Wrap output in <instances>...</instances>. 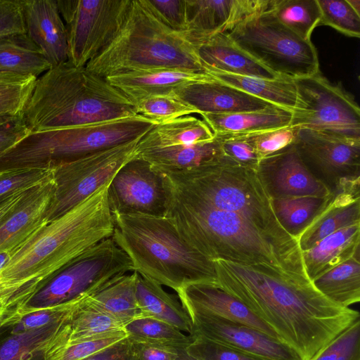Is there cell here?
I'll return each mask as SVG.
<instances>
[{
	"label": "cell",
	"instance_id": "obj_1",
	"mask_svg": "<svg viewBox=\"0 0 360 360\" xmlns=\"http://www.w3.org/2000/svg\"><path fill=\"white\" fill-rule=\"evenodd\" d=\"M217 285L242 302L302 360H311L360 314L323 296L307 277L266 264L213 261Z\"/></svg>",
	"mask_w": 360,
	"mask_h": 360
},
{
	"label": "cell",
	"instance_id": "obj_2",
	"mask_svg": "<svg viewBox=\"0 0 360 360\" xmlns=\"http://www.w3.org/2000/svg\"><path fill=\"white\" fill-rule=\"evenodd\" d=\"M166 188V217L184 240L210 259L266 264L307 278L298 244L264 232L239 214L206 205Z\"/></svg>",
	"mask_w": 360,
	"mask_h": 360
},
{
	"label": "cell",
	"instance_id": "obj_3",
	"mask_svg": "<svg viewBox=\"0 0 360 360\" xmlns=\"http://www.w3.org/2000/svg\"><path fill=\"white\" fill-rule=\"evenodd\" d=\"M108 184L46 222L13 250L0 270V287L39 289L87 250L112 237L115 223L108 198Z\"/></svg>",
	"mask_w": 360,
	"mask_h": 360
},
{
	"label": "cell",
	"instance_id": "obj_4",
	"mask_svg": "<svg viewBox=\"0 0 360 360\" xmlns=\"http://www.w3.org/2000/svg\"><path fill=\"white\" fill-rule=\"evenodd\" d=\"M136 115L134 105L105 78L69 61L51 67L37 79L22 112L31 132Z\"/></svg>",
	"mask_w": 360,
	"mask_h": 360
},
{
	"label": "cell",
	"instance_id": "obj_5",
	"mask_svg": "<svg viewBox=\"0 0 360 360\" xmlns=\"http://www.w3.org/2000/svg\"><path fill=\"white\" fill-rule=\"evenodd\" d=\"M112 214V238L134 271L176 293L191 284L217 285L214 262L184 240L167 217Z\"/></svg>",
	"mask_w": 360,
	"mask_h": 360
},
{
	"label": "cell",
	"instance_id": "obj_6",
	"mask_svg": "<svg viewBox=\"0 0 360 360\" xmlns=\"http://www.w3.org/2000/svg\"><path fill=\"white\" fill-rule=\"evenodd\" d=\"M85 68L103 78L164 68L207 73L186 33L167 26L146 0H130L118 32Z\"/></svg>",
	"mask_w": 360,
	"mask_h": 360
},
{
	"label": "cell",
	"instance_id": "obj_7",
	"mask_svg": "<svg viewBox=\"0 0 360 360\" xmlns=\"http://www.w3.org/2000/svg\"><path fill=\"white\" fill-rule=\"evenodd\" d=\"M159 172L170 190L239 214L264 232L298 244L278 221L257 168L240 165L223 154L190 169Z\"/></svg>",
	"mask_w": 360,
	"mask_h": 360
},
{
	"label": "cell",
	"instance_id": "obj_8",
	"mask_svg": "<svg viewBox=\"0 0 360 360\" xmlns=\"http://www.w3.org/2000/svg\"><path fill=\"white\" fill-rule=\"evenodd\" d=\"M157 122L141 115L76 127L32 131L0 155V172L53 168L134 141Z\"/></svg>",
	"mask_w": 360,
	"mask_h": 360
},
{
	"label": "cell",
	"instance_id": "obj_9",
	"mask_svg": "<svg viewBox=\"0 0 360 360\" xmlns=\"http://www.w3.org/2000/svg\"><path fill=\"white\" fill-rule=\"evenodd\" d=\"M269 71L295 79L319 72L316 49L280 22L270 11L254 15L225 34Z\"/></svg>",
	"mask_w": 360,
	"mask_h": 360
},
{
	"label": "cell",
	"instance_id": "obj_10",
	"mask_svg": "<svg viewBox=\"0 0 360 360\" xmlns=\"http://www.w3.org/2000/svg\"><path fill=\"white\" fill-rule=\"evenodd\" d=\"M127 255L112 237L98 243L58 271L30 298L34 308L82 304L113 279L133 272Z\"/></svg>",
	"mask_w": 360,
	"mask_h": 360
},
{
	"label": "cell",
	"instance_id": "obj_11",
	"mask_svg": "<svg viewBox=\"0 0 360 360\" xmlns=\"http://www.w3.org/2000/svg\"><path fill=\"white\" fill-rule=\"evenodd\" d=\"M293 81L297 98L290 127L335 139L360 141V109L352 96L319 72Z\"/></svg>",
	"mask_w": 360,
	"mask_h": 360
},
{
	"label": "cell",
	"instance_id": "obj_12",
	"mask_svg": "<svg viewBox=\"0 0 360 360\" xmlns=\"http://www.w3.org/2000/svg\"><path fill=\"white\" fill-rule=\"evenodd\" d=\"M141 138L53 167L54 192L46 222L66 213L110 182L125 163L136 157Z\"/></svg>",
	"mask_w": 360,
	"mask_h": 360
},
{
	"label": "cell",
	"instance_id": "obj_13",
	"mask_svg": "<svg viewBox=\"0 0 360 360\" xmlns=\"http://www.w3.org/2000/svg\"><path fill=\"white\" fill-rule=\"evenodd\" d=\"M64 22L68 60L85 67L112 40L130 0H56Z\"/></svg>",
	"mask_w": 360,
	"mask_h": 360
},
{
	"label": "cell",
	"instance_id": "obj_14",
	"mask_svg": "<svg viewBox=\"0 0 360 360\" xmlns=\"http://www.w3.org/2000/svg\"><path fill=\"white\" fill-rule=\"evenodd\" d=\"M108 198L112 214L165 217L167 212L168 194L162 173L136 156L110 180Z\"/></svg>",
	"mask_w": 360,
	"mask_h": 360
},
{
	"label": "cell",
	"instance_id": "obj_15",
	"mask_svg": "<svg viewBox=\"0 0 360 360\" xmlns=\"http://www.w3.org/2000/svg\"><path fill=\"white\" fill-rule=\"evenodd\" d=\"M293 143L308 169L331 191L343 181L360 178V141L299 129Z\"/></svg>",
	"mask_w": 360,
	"mask_h": 360
},
{
	"label": "cell",
	"instance_id": "obj_16",
	"mask_svg": "<svg viewBox=\"0 0 360 360\" xmlns=\"http://www.w3.org/2000/svg\"><path fill=\"white\" fill-rule=\"evenodd\" d=\"M184 307L192 321L191 336L202 337L265 360H302L278 338L248 326Z\"/></svg>",
	"mask_w": 360,
	"mask_h": 360
},
{
	"label": "cell",
	"instance_id": "obj_17",
	"mask_svg": "<svg viewBox=\"0 0 360 360\" xmlns=\"http://www.w3.org/2000/svg\"><path fill=\"white\" fill-rule=\"evenodd\" d=\"M273 0H185L188 39L197 47L229 32L247 18L269 11Z\"/></svg>",
	"mask_w": 360,
	"mask_h": 360
},
{
	"label": "cell",
	"instance_id": "obj_18",
	"mask_svg": "<svg viewBox=\"0 0 360 360\" xmlns=\"http://www.w3.org/2000/svg\"><path fill=\"white\" fill-rule=\"evenodd\" d=\"M257 170L271 198L331 193L304 164L294 143L261 159Z\"/></svg>",
	"mask_w": 360,
	"mask_h": 360
},
{
	"label": "cell",
	"instance_id": "obj_19",
	"mask_svg": "<svg viewBox=\"0 0 360 360\" xmlns=\"http://www.w3.org/2000/svg\"><path fill=\"white\" fill-rule=\"evenodd\" d=\"M359 179L343 181L331 191L327 203L297 237L301 251L340 229L360 223Z\"/></svg>",
	"mask_w": 360,
	"mask_h": 360
},
{
	"label": "cell",
	"instance_id": "obj_20",
	"mask_svg": "<svg viewBox=\"0 0 360 360\" xmlns=\"http://www.w3.org/2000/svg\"><path fill=\"white\" fill-rule=\"evenodd\" d=\"M26 34L51 66L68 60L67 32L56 0H19Z\"/></svg>",
	"mask_w": 360,
	"mask_h": 360
},
{
	"label": "cell",
	"instance_id": "obj_21",
	"mask_svg": "<svg viewBox=\"0 0 360 360\" xmlns=\"http://www.w3.org/2000/svg\"><path fill=\"white\" fill-rule=\"evenodd\" d=\"M172 95L198 114H231L257 111L275 105L214 78L186 84Z\"/></svg>",
	"mask_w": 360,
	"mask_h": 360
},
{
	"label": "cell",
	"instance_id": "obj_22",
	"mask_svg": "<svg viewBox=\"0 0 360 360\" xmlns=\"http://www.w3.org/2000/svg\"><path fill=\"white\" fill-rule=\"evenodd\" d=\"M212 78L207 73L164 68L131 71L105 79L135 106L150 96L172 94L186 84Z\"/></svg>",
	"mask_w": 360,
	"mask_h": 360
},
{
	"label": "cell",
	"instance_id": "obj_23",
	"mask_svg": "<svg viewBox=\"0 0 360 360\" xmlns=\"http://www.w3.org/2000/svg\"><path fill=\"white\" fill-rule=\"evenodd\" d=\"M53 192L52 176L30 191L0 225V252L11 253L46 223Z\"/></svg>",
	"mask_w": 360,
	"mask_h": 360
},
{
	"label": "cell",
	"instance_id": "obj_24",
	"mask_svg": "<svg viewBox=\"0 0 360 360\" xmlns=\"http://www.w3.org/2000/svg\"><path fill=\"white\" fill-rule=\"evenodd\" d=\"M177 295L184 306L248 326L278 338L274 331L242 302L217 284L197 283L186 285L179 290Z\"/></svg>",
	"mask_w": 360,
	"mask_h": 360
},
{
	"label": "cell",
	"instance_id": "obj_25",
	"mask_svg": "<svg viewBox=\"0 0 360 360\" xmlns=\"http://www.w3.org/2000/svg\"><path fill=\"white\" fill-rule=\"evenodd\" d=\"M197 53L207 73L219 72L265 79L282 78L241 50L225 34L198 45Z\"/></svg>",
	"mask_w": 360,
	"mask_h": 360
},
{
	"label": "cell",
	"instance_id": "obj_26",
	"mask_svg": "<svg viewBox=\"0 0 360 360\" xmlns=\"http://www.w3.org/2000/svg\"><path fill=\"white\" fill-rule=\"evenodd\" d=\"M360 223L340 229L318 242L312 248L302 251V261L307 278L317 277L359 255Z\"/></svg>",
	"mask_w": 360,
	"mask_h": 360
},
{
	"label": "cell",
	"instance_id": "obj_27",
	"mask_svg": "<svg viewBox=\"0 0 360 360\" xmlns=\"http://www.w3.org/2000/svg\"><path fill=\"white\" fill-rule=\"evenodd\" d=\"M124 324L82 304L72 308L63 319L57 333L60 346L98 339L126 335Z\"/></svg>",
	"mask_w": 360,
	"mask_h": 360
},
{
	"label": "cell",
	"instance_id": "obj_28",
	"mask_svg": "<svg viewBox=\"0 0 360 360\" xmlns=\"http://www.w3.org/2000/svg\"><path fill=\"white\" fill-rule=\"evenodd\" d=\"M200 115L214 134H248L290 126L292 112L272 105L257 111Z\"/></svg>",
	"mask_w": 360,
	"mask_h": 360
},
{
	"label": "cell",
	"instance_id": "obj_29",
	"mask_svg": "<svg viewBox=\"0 0 360 360\" xmlns=\"http://www.w3.org/2000/svg\"><path fill=\"white\" fill-rule=\"evenodd\" d=\"M136 300L141 317L156 319L184 333L192 334L191 319L179 297L167 292L162 285L138 273Z\"/></svg>",
	"mask_w": 360,
	"mask_h": 360
},
{
	"label": "cell",
	"instance_id": "obj_30",
	"mask_svg": "<svg viewBox=\"0 0 360 360\" xmlns=\"http://www.w3.org/2000/svg\"><path fill=\"white\" fill-rule=\"evenodd\" d=\"M214 134L203 120L186 115L155 124L138 141L136 152L212 140Z\"/></svg>",
	"mask_w": 360,
	"mask_h": 360
},
{
	"label": "cell",
	"instance_id": "obj_31",
	"mask_svg": "<svg viewBox=\"0 0 360 360\" xmlns=\"http://www.w3.org/2000/svg\"><path fill=\"white\" fill-rule=\"evenodd\" d=\"M136 271L122 275L86 299L82 304L124 325L141 317L136 300Z\"/></svg>",
	"mask_w": 360,
	"mask_h": 360
},
{
	"label": "cell",
	"instance_id": "obj_32",
	"mask_svg": "<svg viewBox=\"0 0 360 360\" xmlns=\"http://www.w3.org/2000/svg\"><path fill=\"white\" fill-rule=\"evenodd\" d=\"M223 155L219 139L194 145L176 146L136 152V157L158 171L190 169Z\"/></svg>",
	"mask_w": 360,
	"mask_h": 360
},
{
	"label": "cell",
	"instance_id": "obj_33",
	"mask_svg": "<svg viewBox=\"0 0 360 360\" xmlns=\"http://www.w3.org/2000/svg\"><path fill=\"white\" fill-rule=\"evenodd\" d=\"M51 63L27 34L0 38V72L38 78Z\"/></svg>",
	"mask_w": 360,
	"mask_h": 360
},
{
	"label": "cell",
	"instance_id": "obj_34",
	"mask_svg": "<svg viewBox=\"0 0 360 360\" xmlns=\"http://www.w3.org/2000/svg\"><path fill=\"white\" fill-rule=\"evenodd\" d=\"M207 73L217 80L291 112L296 106L297 88L293 79H265L219 72Z\"/></svg>",
	"mask_w": 360,
	"mask_h": 360
},
{
	"label": "cell",
	"instance_id": "obj_35",
	"mask_svg": "<svg viewBox=\"0 0 360 360\" xmlns=\"http://www.w3.org/2000/svg\"><path fill=\"white\" fill-rule=\"evenodd\" d=\"M327 299L343 307L360 301V261L356 255L311 281Z\"/></svg>",
	"mask_w": 360,
	"mask_h": 360
},
{
	"label": "cell",
	"instance_id": "obj_36",
	"mask_svg": "<svg viewBox=\"0 0 360 360\" xmlns=\"http://www.w3.org/2000/svg\"><path fill=\"white\" fill-rule=\"evenodd\" d=\"M330 195L327 197L304 195L271 198L272 207L284 230L297 240L325 206Z\"/></svg>",
	"mask_w": 360,
	"mask_h": 360
},
{
	"label": "cell",
	"instance_id": "obj_37",
	"mask_svg": "<svg viewBox=\"0 0 360 360\" xmlns=\"http://www.w3.org/2000/svg\"><path fill=\"white\" fill-rule=\"evenodd\" d=\"M124 330L134 342L148 343L185 351L193 342V337L162 321L140 317L126 323Z\"/></svg>",
	"mask_w": 360,
	"mask_h": 360
},
{
	"label": "cell",
	"instance_id": "obj_38",
	"mask_svg": "<svg viewBox=\"0 0 360 360\" xmlns=\"http://www.w3.org/2000/svg\"><path fill=\"white\" fill-rule=\"evenodd\" d=\"M270 11L283 25L307 41L321 19L317 0H273Z\"/></svg>",
	"mask_w": 360,
	"mask_h": 360
},
{
	"label": "cell",
	"instance_id": "obj_39",
	"mask_svg": "<svg viewBox=\"0 0 360 360\" xmlns=\"http://www.w3.org/2000/svg\"><path fill=\"white\" fill-rule=\"evenodd\" d=\"M37 77L0 72V116L21 115Z\"/></svg>",
	"mask_w": 360,
	"mask_h": 360
},
{
	"label": "cell",
	"instance_id": "obj_40",
	"mask_svg": "<svg viewBox=\"0 0 360 360\" xmlns=\"http://www.w3.org/2000/svg\"><path fill=\"white\" fill-rule=\"evenodd\" d=\"M63 319L41 328L16 333L0 347V360H24L45 340L57 334Z\"/></svg>",
	"mask_w": 360,
	"mask_h": 360
},
{
	"label": "cell",
	"instance_id": "obj_41",
	"mask_svg": "<svg viewBox=\"0 0 360 360\" xmlns=\"http://www.w3.org/2000/svg\"><path fill=\"white\" fill-rule=\"evenodd\" d=\"M317 2L321 11L319 26H330L348 37H359L360 15L347 0H317Z\"/></svg>",
	"mask_w": 360,
	"mask_h": 360
},
{
	"label": "cell",
	"instance_id": "obj_42",
	"mask_svg": "<svg viewBox=\"0 0 360 360\" xmlns=\"http://www.w3.org/2000/svg\"><path fill=\"white\" fill-rule=\"evenodd\" d=\"M137 114L161 123L180 117L198 114V111L172 94L147 98L135 105Z\"/></svg>",
	"mask_w": 360,
	"mask_h": 360
},
{
	"label": "cell",
	"instance_id": "obj_43",
	"mask_svg": "<svg viewBox=\"0 0 360 360\" xmlns=\"http://www.w3.org/2000/svg\"><path fill=\"white\" fill-rule=\"evenodd\" d=\"M52 176V168H18L0 172V202L22 190L32 188Z\"/></svg>",
	"mask_w": 360,
	"mask_h": 360
},
{
	"label": "cell",
	"instance_id": "obj_44",
	"mask_svg": "<svg viewBox=\"0 0 360 360\" xmlns=\"http://www.w3.org/2000/svg\"><path fill=\"white\" fill-rule=\"evenodd\" d=\"M311 360H360V320L330 341Z\"/></svg>",
	"mask_w": 360,
	"mask_h": 360
},
{
	"label": "cell",
	"instance_id": "obj_45",
	"mask_svg": "<svg viewBox=\"0 0 360 360\" xmlns=\"http://www.w3.org/2000/svg\"><path fill=\"white\" fill-rule=\"evenodd\" d=\"M192 337L186 352L195 360H265L202 337Z\"/></svg>",
	"mask_w": 360,
	"mask_h": 360
},
{
	"label": "cell",
	"instance_id": "obj_46",
	"mask_svg": "<svg viewBox=\"0 0 360 360\" xmlns=\"http://www.w3.org/2000/svg\"><path fill=\"white\" fill-rule=\"evenodd\" d=\"M299 129L290 126L241 134L254 148L260 160L294 143Z\"/></svg>",
	"mask_w": 360,
	"mask_h": 360
},
{
	"label": "cell",
	"instance_id": "obj_47",
	"mask_svg": "<svg viewBox=\"0 0 360 360\" xmlns=\"http://www.w3.org/2000/svg\"><path fill=\"white\" fill-rule=\"evenodd\" d=\"M220 141L222 153L236 163L257 168L260 158L241 134H214Z\"/></svg>",
	"mask_w": 360,
	"mask_h": 360
},
{
	"label": "cell",
	"instance_id": "obj_48",
	"mask_svg": "<svg viewBox=\"0 0 360 360\" xmlns=\"http://www.w3.org/2000/svg\"><path fill=\"white\" fill-rule=\"evenodd\" d=\"M158 18L171 29L186 30L185 0H146Z\"/></svg>",
	"mask_w": 360,
	"mask_h": 360
},
{
	"label": "cell",
	"instance_id": "obj_49",
	"mask_svg": "<svg viewBox=\"0 0 360 360\" xmlns=\"http://www.w3.org/2000/svg\"><path fill=\"white\" fill-rule=\"evenodd\" d=\"M127 337L120 335L73 344L58 350L56 360H84Z\"/></svg>",
	"mask_w": 360,
	"mask_h": 360
},
{
	"label": "cell",
	"instance_id": "obj_50",
	"mask_svg": "<svg viewBox=\"0 0 360 360\" xmlns=\"http://www.w3.org/2000/svg\"><path fill=\"white\" fill-rule=\"evenodd\" d=\"M16 34H26L19 0H0V38Z\"/></svg>",
	"mask_w": 360,
	"mask_h": 360
},
{
	"label": "cell",
	"instance_id": "obj_51",
	"mask_svg": "<svg viewBox=\"0 0 360 360\" xmlns=\"http://www.w3.org/2000/svg\"><path fill=\"white\" fill-rule=\"evenodd\" d=\"M30 132L23 120L22 114L0 124V155Z\"/></svg>",
	"mask_w": 360,
	"mask_h": 360
},
{
	"label": "cell",
	"instance_id": "obj_52",
	"mask_svg": "<svg viewBox=\"0 0 360 360\" xmlns=\"http://www.w3.org/2000/svg\"><path fill=\"white\" fill-rule=\"evenodd\" d=\"M73 307L61 313H53L51 311L39 310L23 317L17 324L14 332L20 333L45 326L53 322L61 320Z\"/></svg>",
	"mask_w": 360,
	"mask_h": 360
},
{
	"label": "cell",
	"instance_id": "obj_53",
	"mask_svg": "<svg viewBox=\"0 0 360 360\" xmlns=\"http://www.w3.org/2000/svg\"><path fill=\"white\" fill-rule=\"evenodd\" d=\"M131 343L136 360H176L182 352L156 345L134 342Z\"/></svg>",
	"mask_w": 360,
	"mask_h": 360
},
{
	"label": "cell",
	"instance_id": "obj_54",
	"mask_svg": "<svg viewBox=\"0 0 360 360\" xmlns=\"http://www.w3.org/2000/svg\"><path fill=\"white\" fill-rule=\"evenodd\" d=\"M84 360H136L133 345L127 337Z\"/></svg>",
	"mask_w": 360,
	"mask_h": 360
},
{
	"label": "cell",
	"instance_id": "obj_55",
	"mask_svg": "<svg viewBox=\"0 0 360 360\" xmlns=\"http://www.w3.org/2000/svg\"><path fill=\"white\" fill-rule=\"evenodd\" d=\"M32 188L18 191L0 202V225L18 207Z\"/></svg>",
	"mask_w": 360,
	"mask_h": 360
},
{
	"label": "cell",
	"instance_id": "obj_56",
	"mask_svg": "<svg viewBox=\"0 0 360 360\" xmlns=\"http://www.w3.org/2000/svg\"><path fill=\"white\" fill-rule=\"evenodd\" d=\"M10 252H0V270L6 265L10 258Z\"/></svg>",
	"mask_w": 360,
	"mask_h": 360
},
{
	"label": "cell",
	"instance_id": "obj_57",
	"mask_svg": "<svg viewBox=\"0 0 360 360\" xmlns=\"http://www.w3.org/2000/svg\"><path fill=\"white\" fill-rule=\"evenodd\" d=\"M351 7L360 15V0H347Z\"/></svg>",
	"mask_w": 360,
	"mask_h": 360
},
{
	"label": "cell",
	"instance_id": "obj_58",
	"mask_svg": "<svg viewBox=\"0 0 360 360\" xmlns=\"http://www.w3.org/2000/svg\"><path fill=\"white\" fill-rule=\"evenodd\" d=\"M176 360H195L188 355L185 351H182L179 353L178 358Z\"/></svg>",
	"mask_w": 360,
	"mask_h": 360
},
{
	"label": "cell",
	"instance_id": "obj_59",
	"mask_svg": "<svg viewBox=\"0 0 360 360\" xmlns=\"http://www.w3.org/2000/svg\"><path fill=\"white\" fill-rule=\"evenodd\" d=\"M15 117H16V116H11V115L0 116V124H3L7 121H9L10 120L13 119Z\"/></svg>",
	"mask_w": 360,
	"mask_h": 360
}]
</instances>
